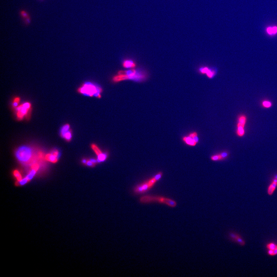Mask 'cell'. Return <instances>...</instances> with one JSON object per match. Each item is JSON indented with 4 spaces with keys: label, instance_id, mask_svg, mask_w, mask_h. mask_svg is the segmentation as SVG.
<instances>
[{
    "label": "cell",
    "instance_id": "24",
    "mask_svg": "<svg viewBox=\"0 0 277 277\" xmlns=\"http://www.w3.org/2000/svg\"><path fill=\"white\" fill-rule=\"evenodd\" d=\"M14 175L16 177L18 181H19L22 180V177L21 175L18 171L15 170L14 172Z\"/></svg>",
    "mask_w": 277,
    "mask_h": 277
},
{
    "label": "cell",
    "instance_id": "7",
    "mask_svg": "<svg viewBox=\"0 0 277 277\" xmlns=\"http://www.w3.org/2000/svg\"><path fill=\"white\" fill-rule=\"evenodd\" d=\"M31 151L28 147H23L18 149L16 152L17 158L20 161L26 162L31 157Z\"/></svg>",
    "mask_w": 277,
    "mask_h": 277
},
{
    "label": "cell",
    "instance_id": "14",
    "mask_svg": "<svg viewBox=\"0 0 277 277\" xmlns=\"http://www.w3.org/2000/svg\"><path fill=\"white\" fill-rule=\"evenodd\" d=\"M277 187V174L275 175L274 178L272 180L271 183L268 186L267 189V193L269 195L271 196L274 192L275 189Z\"/></svg>",
    "mask_w": 277,
    "mask_h": 277
},
{
    "label": "cell",
    "instance_id": "16",
    "mask_svg": "<svg viewBox=\"0 0 277 277\" xmlns=\"http://www.w3.org/2000/svg\"><path fill=\"white\" fill-rule=\"evenodd\" d=\"M46 158L47 160L51 162L55 163L58 160V158L53 154H48L46 155Z\"/></svg>",
    "mask_w": 277,
    "mask_h": 277
},
{
    "label": "cell",
    "instance_id": "2",
    "mask_svg": "<svg viewBox=\"0 0 277 277\" xmlns=\"http://www.w3.org/2000/svg\"><path fill=\"white\" fill-rule=\"evenodd\" d=\"M77 91L83 95L100 99L102 97L103 89L97 84L88 82L82 84L78 89Z\"/></svg>",
    "mask_w": 277,
    "mask_h": 277
},
{
    "label": "cell",
    "instance_id": "27",
    "mask_svg": "<svg viewBox=\"0 0 277 277\" xmlns=\"http://www.w3.org/2000/svg\"><path fill=\"white\" fill-rule=\"evenodd\" d=\"M21 14L23 18H27L28 17H29V15L26 12L24 11H22Z\"/></svg>",
    "mask_w": 277,
    "mask_h": 277
},
{
    "label": "cell",
    "instance_id": "17",
    "mask_svg": "<svg viewBox=\"0 0 277 277\" xmlns=\"http://www.w3.org/2000/svg\"><path fill=\"white\" fill-rule=\"evenodd\" d=\"M261 104H262V106L265 108H270L273 105L271 102L267 100L263 101Z\"/></svg>",
    "mask_w": 277,
    "mask_h": 277
},
{
    "label": "cell",
    "instance_id": "3",
    "mask_svg": "<svg viewBox=\"0 0 277 277\" xmlns=\"http://www.w3.org/2000/svg\"><path fill=\"white\" fill-rule=\"evenodd\" d=\"M139 202L141 204H149L156 202L166 205L172 208L175 207L177 206V203L175 201L160 196L145 195L140 197Z\"/></svg>",
    "mask_w": 277,
    "mask_h": 277
},
{
    "label": "cell",
    "instance_id": "12",
    "mask_svg": "<svg viewBox=\"0 0 277 277\" xmlns=\"http://www.w3.org/2000/svg\"><path fill=\"white\" fill-rule=\"evenodd\" d=\"M265 33L269 37H273L277 35V25L267 26L265 29Z\"/></svg>",
    "mask_w": 277,
    "mask_h": 277
},
{
    "label": "cell",
    "instance_id": "13",
    "mask_svg": "<svg viewBox=\"0 0 277 277\" xmlns=\"http://www.w3.org/2000/svg\"><path fill=\"white\" fill-rule=\"evenodd\" d=\"M228 155L229 153L228 152H222L221 153L216 154V155H212L211 157V159L213 161H222L228 158Z\"/></svg>",
    "mask_w": 277,
    "mask_h": 277
},
{
    "label": "cell",
    "instance_id": "9",
    "mask_svg": "<svg viewBox=\"0 0 277 277\" xmlns=\"http://www.w3.org/2000/svg\"><path fill=\"white\" fill-rule=\"evenodd\" d=\"M183 141L188 146H195L199 142L198 134L196 132L190 133L188 136L183 137Z\"/></svg>",
    "mask_w": 277,
    "mask_h": 277
},
{
    "label": "cell",
    "instance_id": "29",
    "mask_svg": "<svg viewBox=\"0 0 277 277\" xmlns=\"http://www.w3.org/2000/svg\"><path fill=\"white\" fill-rule=\"evenodd\" d=\"M87 159H83L82 160V163H83L84 164H85L87 163Z\"/></svg>",
    "mask_w": 277,
    "mask_h": 277
},
{
    "label": "cell",
    "instance_id": "10",
    "mask_svg": "<svg viewBox=\"0 0 277 277\" xmlns=\"http://www.w3.org/2000/svg\"><path fill=\"white\" fill-rule=\"evenodd\" d=\"M201 74H206L207 76L209 78H212L216 75V71L215 69H212L207 66L203 67L200 68L199 70Z\"/></svg>",
    "mask_w": 277,
    "mask_h": 277
},
{
    "label": "cell",
    "instance_id": "4",
    "mask_svg": "<svg viewBox=\"0 0 277 277\" xmlns=\"http://www.w3.org/2000/svg\"><path fill=\"white\" fill-rule=\"evenodd\" d=\"M163 173L159 172L153 177L142 183L138 185L134 189V192L136 194L144 193L151 189L162 177Z\"/></svg>",
    "mask_w": 277,
    "mask_h": 277
},
{
    "label": "cell",
    "instance_id": "23",
    "mask_svg": "<svg viewBox=\"0 0 277 277\" xmlns=\"http://www.w3.org/2000/svg\"><path fill=\"white\" fill-rule=\"evenodd\" d=\"M20 101V98L19 97H16L14 99L12 102V105L14 107L16 108L18 107Z\"/></svg>",
    "mask_w": 277,
    "mask_h": 277
},
{
    "label": "cell",
    "instance_id": "19",
    "mask_svg": "<svg viewBox=\"0 0 277 277\" xmlns=\"http://www.w3.org/2000/svg\"><path fill=\"white\" fill-rule=\"evenodd\" d=\"M29 181L28 180L26 177V178L22 179L20 181L17 182L15 183V185L17 186H23V185L26 184Z\"/></svg>",
    "mask_w": 277,
    "mask_h": 277
},
{
    "label": "cell",
    "instance_id": "1",
    "mask_svg": "<svg viewBox=\"0 0 277 277\" xmlns=\"http://www.w3.org/2000/svg\"><path fill=\"white\" fill-rule=\"evenodd\" d=\"M147 77V73L146 71L140 69H132L118 71L117 74L113 76L112 81L114 83L127 80L142 82L146 80Z\"/></svg>",
    "mask_w": 277,
    "mask_h": 277
},
{
    "label": "cell",
    "instance_id": "15",
    "mask_svg": "<svg viewBox=\"0 0 277 277\" xmlns=\"http://www.w3.org/2000/svg\"><path fill=\"white\" fill-rule=\"evenodd\" d=\"M122 66L126 68H134L136 67V64L133 60H126L123 62Z\"/></svg>",
    "mask_w": 277,
    "mask_h": 277
},
{
    "label": "cell",
    "instance_id": "26",
    "mask_svg": "<svg viewBox=\"0 0 277 277\" xmlns=\"http://www.w3.org/2000/svg\"><path fill=\"white\" fill-rule=\"evenodd\" d=\"M267 253L270 256H275L277 254V248L275 250H268Z\"/></svg>",
    "mask_w": 277,
    "mask_h": 277
},
{
    "label": "cell",
    "instance_id": "18",
    "mask_svg": "<svg viewBox=\"0 0 277 277\" xmlns=\"http://www.w3.org/2000/svg\"><path fill=\"white\" fill-rule=\"evenodd\" d=\"M70 128V126L69 124H67L66 125H64V126L62 127V130H61V133L62 136L63 137L65 134L69 131Z\"/></svg>",
    "mask_w": 277,
    "mask_h": 277
},
{
    "label": "cell",
    "instance_id": "5",
    "mask_svg": "<svg viewBox=\"0 0 277 277\" xmlns=\"http://www.w3.org/2000/svg\"><path fill=\"white\" fill-rule=\"evenodd\" d=\"M247 121V117L245 114H241L238 117L236 133L239 137H242L245 135V127Z\"/></svg>",
    "mask_w": 277,
    "mask_h": 277
},
{
    "label": "cell",
    "instance_id": "20",
    "mask_svg": "<svg viewBox=\"0 0 277 277\" xmlns=\"http://www.w3.org/2000/svg\"><path fill=\"white\" fill-rule=\"evenodd\" d=\"M96 163L93 162L91 160V159H87V163L86 164H85V165L88 166V167H96Z\"/></svg>",
    "mask_w": 277,
    "mask_h": 277
},
{
    "label": "cell",
    "instance_id": "11",
    "mask_svg": "<svg viewBox=\"0 0 277 277\" xmlns=\"http://www.w3.org/2000/svg\"><path fill=\"white\" fill-rule=\"evenodd\" d=\"M229 236L230 238L232 240L234 241V242L242 246L245 245V242L239 234L234 233L231 232L229 233Z\"/></svg>",
    "mask_w": 277,
    "mask_h": 277
},
{
    "label": "cell",
    "instance_id": "25",
    "mask_svg": "<svg viewBox=\"0 0 277 277\" xmlns=\"http://www.w3.org/2000/svg\"><path fill=\"white\" fill-rule=\"evenodd\" d=\"M65 138L67 140V141H70L71 139L72 138V134L71 132L68 131L65 134L64 136L63 137Z\"/></svg>",
    "mask_w": 277,
    "mask_h": 277
},
{
    "label": "cell",
    "instance_id": "21",
    "mask_svg": "<svg viewBox=\"0 0 277 277\" xmlns=\"http://www.w3.org/2000/svg\"><path fill=\"white\" fill-rule=\"evenodd\" d=\"M36 172V171L32 169V171H31L30 173L28 174V175L26 176V178L29 181L31 180H32V178H33L34 176L35 175Z\"/></svg>",
    "mask_w": 277,
    "mask_h": 277
},
{
    "label": "cell",
    "instance_id": "6",
    "mask_svg": "<svg viewBox=\"0 0 277 277\" xmlns=\"http://www.w3.org/2000/svg\"><path fill=\"white\" fill-rule=\"evenodd\" d=\"M31 108V104L29 102H26L21 104L16 108L17 118L21 120L28 114Z\"/></svg>",
    "mask_w": 277,
    "mask_h": 277
},
{
    "label": "cell",
    "instance_id": "8",
    "mask_svg": "<svg viewBox=\"0 0 277 277\" xmlns=\"http://www.w3.org/2000/svg\"><path fill=\"white\" fill-rule=\"evenodd\" d=\"M91 148L94 151L97 156L98 162L99 163L104 162L109 157L108 152H103L99 148L98 146L96 144L92 143L91 145Z\"/></svg>",
    "mask_w": 277,
    "mask_h": 277
},
{
    "label": "cell",
    "instance_id": "28",
    "mask_svg": "<svg viewBox=\"0 0 277 277\" xmlns=\"http://www.w3.org/2000/svg\"><path fill=\"white\" fill-rule=\"evenodd\" d=\"M32 169H34V170H35L37 172L39 168V166L38 165V164H34L33 165H32Z\"/></svg>",
    "mask_w": 277,
    "mask_h": 277
},
{
    "label": "cell",
    "instance_id": "22",
    "mask_svg": "<svg viewBox=\"0 0 277 277\" xmlns=\"http://www.w3.org/2000/svg\"><path fill=\"white\" fill-rule=\"evenodd\" d=\"M267 248L268 250H275L277 248V245L274 243H270L267 244Z\"/></svg>",
    "mask_w": 277,
    "mask_h": 277
}]
</instances>
